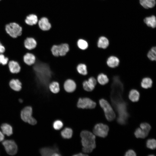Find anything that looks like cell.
Masks as SVG:
<instances>
[{"instance_id": "obj_6", "label": "cell", "mask_w": 156, "mask_h": 156, "mask_svg": "<svg viewBox=\"0 0 156 156\" xmlns=\"http://www.w3.org/2000/svg\"><path fill=\"white\" fill-rule=\"evenodd\" d=\"M109 131V127L107 125L99 123L96 124L94 126L93 132L95 135L104 138L107 136Z\"/></svg>"}, {"instance_id": "obj_19", "label": "cell", "mask_w": 156, "mask_h": 156, "mask_svg": "<svg viewBox=\"0 0 156 156\" xmlns=\"http://www.w3.org/2000/svg\"><path fill=\"white\" fill-rule=\"evenodd\" d=\"M128 97L129 99L133 102L138 101L140 98V94L139 92L135 89L131 90L129 94Z\"/></svg>"}, {"instance_id": "obj_37", "label": "cell", "mask_w": 156, "mask_h": 156, "mask_svg": "<svg viewBox=\"0 0 156 156\" xmlns=\"http://www.w3.org/2000/svg\"><path fill=\"white\" fill-rule=\"evenodd\" d=\"M5 51V48L0 41V54L3 53Z\"/></svg>"}, {"instance_id": "obj_3", "label": "cell", "mask_w": 156, "mask_h": 156, "mask_svg": "<svg viewBox=\"0 0 156 156\" xmlns=\"http://www.w3.org/2000/svg\"><path fill=\"white\" fill-rule=\"evenodd\" d=\"M5 29L8 35L13 38H17L22 34V27L15 23H10L7 25Z\"/></svg>"}, {"instance_id": "obj_23", "label": "cell", "mask_w": 156, "mask_h": 156, "mask_svg": "<svg viewBox=\"0 0 156 156\" xmlns=\"http://www.w3.org/2000/svg\"><path fill=\"white\" fill-rule=\"evenodd\" d=\"M140 4L144 8H151L155 4V0H140Z\"/></svg>"}, {"instance_id": "obj_25", "label": "cell", "mask_w": 156, "mask_h": 156, "mask_svg": "<svg viewBox=\"0 0 156 156\" xmlns=\"http://www.w3.org/2000/svg\"><path fill=\"white\" fill-rule=\"evenodd\" d=\"M144 22L147 25L153 28H155L156 26V18L154 16L147 17L144 20Z\"/></svg>"}, {"instance_id": "obj_11", "label": "cell", "mask_w": 156, "mask_h": 156, "mask_svg": "<svg viewBox=\"0 0 156 156\" xmlns=\"http://www.w3.org/2000/svg\"><path fill=\"white\" fill-rule=\"evenodd\" d=\"M37 44L35 38L32 37H27L24 41V47L29 50H31L35 49Z\"/></svg>"}, {"instance_id": "obj_30", "label": "cell", "mask_w": 156, "mask_h": 156, "mask_svg": "<svg viewBox=\"0 0 156 156\" xmlns=\"http://www.w3.org/2000/svg\"><path fill=\"white\" fill-rule=\"evenodd\" d=\"M77 44L78 48L82 50L86 49L88 46V42L86 40L82 38L78 39Z\"/></svg>"}, {"instance_id": "obj_36", "label": "cell", "mask_w": 156, "mask_h": 156, "mask_svg": "<svg viewBox=\"0 0 156 156\" xmlns=\"http://www.w3.org/2000/svg\"><path fill=\"white\" fill-rule=\"evenodd\" d=\"M125 155V156H135L136 155V154L133 150L129 149L126 152Z\"/></svg>"}, {"instance_id": "obj_42", "label": "cell", "mask_w": 156, "mask_h": 156, "mask_svg": "<svg viewBox=\"0 0 156 156\" xmlns=\"http://www.w3.org/2000/svg\"></svg>"}, {"instance_id": "obj_9", "label": "cell", "mask_w": 156, "mask_h": 156, "mask_svg": "<svg viewBox=\"0 0 156 156\" xmlns=\"http://www.w3.org/2000/svg\"><path fill=\"white\" fill-rule=\"evenodd\" d=\"M63 88L67 92L72 93L74 92L76 88V84L75 81L71 79H67L64 82Z\"/></svg>"}, {"instance_id": "obj_38", "label": "cell", "mask_w": 156, "mask_h": 156, "mask_svg": "<svg viewBox=\"0 0 156 156\" xmlns=\"http://www.w3.org/2000/svg\"><path fill=\"white\" fill-rule=\"evenodd\" d=\"M4 138V134L2 132L0 131V142L3 141Z\"/></svg>"}, {"instance_id": "obj_1", "label": "cell", "mask_w": 156, "mask_h": 156, "mask_svg": "<svg viewBox=\"0 0 156 156\" xmlns=\"http://www.w3.org/2000/svg\"><path fill=\"white\" fill-rule=\"evenodd\" d=\"M82 151L85 153H91L96 147L95 135L91 132L83 131L80 133Z\"/></svg>"}, {"instance_id": "obj_14", "label": "cell", "mask_w": 156, "mask_h": 156, "mask_svg": "<svg viewBox=\"0 0 156 156\" xmlns=\"http://www.w3.org/2000/svg\"><path fill=\"white\" fill-rule=\"evenodd\" d=\"M38 24L39 27L43 31H48L51 27V24L46 17L41 18L39 21Z\"/></svg>"}, {"instance_id": "obj_34", "label": "cell", "mask_w": 156, "mask_h": 156, "mask_svg": "<svg viewBox=\"0 0 156 156\" xmlns=\"http://www.w3.org/2000/svg\"><path fill=\"white\" fill-rule=\"evenodd\" d=\"M9 61L8 57L5 56L3 53L0 54V64L2 65H7Z\"/></svg>"}, {"instance_id": "obj_27", "label": "cell", "mask_w": 156, "mask_h": 156, "mask_svg": "<svg viewBox=\"0 0 156 156\" xmlns=\"http://www.w3.org/2000/svg\"><path fill=\"white\" fill-rule=\"evenodd\" d=\"M76 69L78 73L81 75H86L87 74V67L84 64H79L77 66Z\"/></svg>"}, {"instance_id": "obj_28", "label": "cell", "mask_w": 156, "mask_h": 156, "mask_svg": "<svg viewBox=\"0 0 156 156\" xmlns=\"http://www.w3.org/2000/svg\"><path fill=\"white\" fill-rule=\"evenodd\" d=\"M73 133L72 130L70 128L66 127L61 132V135L63 138L65 139H69L72 137Z\"/></svg>"}, {"instance_id": "obj_2", "label": "cell", "mask_w": 156, "mask_h": 156, "mask_svg": "<svg viewBox=\"0 0 156 156\" xmlns=\"http://www.w3.org/2000/svg\"><path fill=\"white\" fill-rule=\"evenodd\" d=\"M99 104L104 111L107 120L109 121L113 120L116 118V114L109 103L106 100L101 99L99 101Z\"/></svg>"}, {"instance_id": "obj_26", "label": "cell", "mask_w": 156, "mask_h": 156, "mask_svg": "<svg viewBox=\"0 0 156 156\" xmlns=\"http://www.w3.org/2000/svg\"><path fill=\"white\" fill-rule=\"evenodd\" d=\"M152 84V80L149 77H146L142 79L141 83V86L143 88L147 89L151 88Z\"/></svg>"}, {"instance_id": "obj_18", "label": "cell", "mask_w": 156, "mask_h": 156, "mask_svg": "<svg viewBox=\"0 0 156 156\" xmlns=\"http://www.w3.org/2000/svg\"><path fill=\"white\" fill-rule=\"evenodd\" d=\"M2 132L8 136L11 135L13 133V129L10 124L5 123L2 124L1 126Z\"/></svg>"}, {"instance_id": "obj_32", "label": "cell", "mask_w": 156, "mask_h": 156, "mask_svg": "<svg viewBox=\"0 0 156 156\" xmlns=\"http://www.w3.org/2000/svg\"><path fill=\"white\" fill-rule=\"evenodd\" d=\"M146 145L148 148L153 150L156 147V141L154 139H148L146 143Z\"/></svg>"}, {"instance_id": "obj_31", "label": "cell", "mask_w": 156, "mask_h": 156, "mask_svg": "<svg viewBox=\"0 0 156 156\" xmlns=\"http://www.w3.org/2000/svg\"><path fill=\"white\" fill-rule=\"evenodd\" d=\"M156 49L155 47H153L148 52L147 56L151 61H155L156 59Z\"/></svg>"}, {"instance_id": "obj_17", "label": "cell", "mask_w": 156, "mask_h": 156, "mask_svg": "<svg viewBox=\"0 0 156 156\" xmlns=\"http://www.w3.org/2000/svg\"><path fill=\"white\" fill-rule=\"evenodd\" d=\"M109 45L108 39L104 36L99 37L97 42V46L100 49H105Z\"/></svg>"}, {"instance_id": "obj_35", "label": "cell", "mask_w": 156, "mask_h": 156, "mask_svg": "<svg viewBox=\"0 0 156 156\" xmlns=\"http://www.w3.org/2000/svg\"><path fill=\"white\" fill-rule=\"evenodd\" d=\"M63 125L62 122L59 120L55 121L53 124V127L54 129L56 130H59L61 129Z\"/></svg>"}, {"instance_id": "obj_40", "label": "cell", "mask_w": 156, "mask_h": 156, "mask_svg": "<svg viewBox=\"0 0 156 156\" xmlns=\"http://www.w3.org/2000/svg\"><path fill=\"white\" fill-rule=\"evenodd\" d=\"M61 155L57 152H55L52 155V156H60Z\"/></svg>"}, {"instance_id": "obj_7", "label": "cell", "mask_w": 156, "mask_h": 156, "mask_svg": "<svg viewBox=\"0 0 156 156\" xmlns=\"http://www.w3.org/2000/svg\"><path fill=\"white\" fill-rule=\"evenodd\" d=\"M2 144L8 154L10 155L16 154L17 152L18 147L15 142L12 140H7L2 142Z\"/></svg>"}, {"instance_id": "obj_8", "label": "cell", "mask_w": 156, "mask_h": 156, "mask_svg": "<svg viewBox=\"0 0 156 156\" xmlns=\"http://www.w3.org/2000/svg\"><path fill=\"white\" fill-rule=\"evenodd\" d=\"M97 82L96 79L94 77H89L87 80H84L82 83L83 89L87 92H91L94 89Z\"/></svg>"}, {"instance_id": "obj_20", "label": "cell", "mask_w": 156, "mask_h": 156, "mask_svg": "<svg viewBox=\"0 0 156 156\" xmlns=\"http://www.w3.org/2000/svg\"><path fill=\"white\" fill-rule=\"evenodd\" d=\"M49 90L52 93L55 94H57L60 91L59 84L57 81H52L49 84Z\"/></svg>"}, {"instance_id": "obj_22", "label": "cell", "mask_w": 156, "mask_h": 156, "mask_svg": "<svg viewBox=\"0 0 156 156\" xmlns=\"http://www.w3.org/2000/svg\"><path fill=\"white\" fill-rule=\"evenodd\" d=\"M40 153L42 156H51L55 152H57V149L55 148L49 147H44L40 150Z\"/></svg>"}, {"instance_id": "obj_5", "label": "cell", "mask_w": 156, "mask_h": 156, "mask_svg": "<svg viewBox=\"0 0 156 156\" xmlns=\"http://www.w3.org/2000/svg\"><path fill=\"white\" fill-rule=\"evenodd\" d=\"M96 105L95 102L87 97H79L77 103V107L81 109H93Z\"/></svg>"}, {"instance_id": "obj_15", "label": "cell", "mask_w": 156, "mask_h": 156, "mask_svg": "<svg viewBox=\"0 0 156 156\" xmlns=\"http://www.w3.org/2000/svg\"><path fill=\"white\" fill-rule=\"evenodd\" d=\"M57 50L59 56L65 55L69 50L68 44L66 43H62L57 45Z\"/></svg>"}, {"instance_id": "obj_41", "label": "cell", "mask_w": 156, "mask_h": 156, "mask_svg": "<svg viewBox=\"0 0 156 156\" xmlns=\"http://www.w3.org/2000/svg\"><path fill=\"white\" fill-rule=\"evenodd\" d=\"M18 101L20 103H22L23 102V100L21 98H19Z\"/></svg>"}, {"instance_id": "obj_21", "label": "cell", "mask_w": 156, "mask_h": 156, "mask_svg": "<svg viewBox=\"0 0 156 156\" xmlns=\"http://www.w3.org/2000/svg\"><path fill=\"white\" fill-rule=\"evenodd\" d=\"M97 82L99 84L104 85L107 83L109 79L107 75L103 73L98 74L96 78Z\"/></svg>"}, {"instance_id": "obj_13", "label": "cell", "mask_w": 156, "mask_h": 156, "mask_svg": "<svg viewBox=\"0 0 156 156\" xmlns=\"http://www.w3.org/2000/svg\"><path fill=\"white\" fill-rule=\"evenodd\" d=\"M9 86L12 90L16 92L20 91L22 88V83L17 79H11L9 82Z\"/></svg>"}, {"instance_id": "obj_33", "label": "cell", "mask_w": 156, "mask_h": 156, "mask_svg": "<svg viewBox=\"0 0 156 156\" xmlns=\"http://www.w3.org/2000/svg\"><path fill=\"white\" fill-rule=\"evenodd\" d=\"M140 127L142 129L148 134L151 129V125L146 122H143L140 125Z\"/></svg>"}, {"instance_id": "obj_10", "label": "cell", "mask_w": 156, "mask_h": 156, "mask_svg": "<svg viewBox=\"0 0 156 156\" xmlns=\"http://www.w3.org/2000/svg\"><path fill=\"white\" fill-rule=\"evenodd\" d=\"M8 65L10 72L12 74L19 73L21 69V67L19 63L16 61L11 60L9 61Z\"/></svg>"}, {"instance_id": "obj_29", "label": "cell", "mask_w": 156, "mask_h": 156, "mask_svg": "<svg viewBox=\"0 0 156 156\" xmlns=\"http://www.w3.org/2000/svg\"><path fill=\"white\" fill-rule=\"evenodd\" d=\"M134 134L136 138H144L148 135L140 128H138L136 129L134 132Z\"/></svg>"}, {"instance_id": "obj_39", "label": "cell", "mask_w": 156, "mask_h": 156, "mask_svg": "<svg viewBox=\"0 0 156 156\" xmlns=\"http://www.w3.org/2000/svg\"><path fill=\"white\" fill-rule=\"evenodd\" d=\"M87 155H88L86 153L84 154L81 153H77L73 155V156H85Z\"/></svg>"}, {"instance_id": "obj_4", "label": "cell", "mask_w": 156, "mask_h": 156, "mask_svg": "<svg viewBox=\"0 0 156 156\" xmlns=\"http://www.w3.org/2000/svg\"><path fill=\"white\" fill-rule=\"evenodd\" d=\"M32 109L30 106H27L23 108L21 112V119L25 122L34 125L37 123V121L32 116Z\"/></svg>"}, {"instance_id": "obj_16", "label": "cell", "mask_w": 156, "mask_h": 156, "mask_svg": "<svg viewBox=\"0 0 156 156\" xmlns=\"http://www.w3.org/2000/svg\"><path fill=\"white\" fill-rule=\"evenodd\" d=\"M120 60L116 57L111 56L109 57L107 60L106 63L109 67L114 68L117 66L119 64Z\"/></svg>"}, {"instance_id": "obj_12", "label": "cell", "mask_w": 156, "mask_h": 156, "mask_svg": "<svg viewBox=\"0 0 156 156\" xmlns=\"http://www.w3.org/2000/svg\"><path fill=\"white\" fill-rule=\"evenodd\" d=\"M23 59L24 62L26 65L31 66L36 62V58L35 55L33 53L28 52L23 55Z\"/></svg>"}, {"instance_id": "obj_24", "label": "cell", "mask_w": 156, "mask_h": 156, "mask_svg": "<svg viewBox=\"0 0 156 156\" xmlns=\"http://www.w3.org/2000/svg\"><path fill=\"white\" fill-rule=\"evenodd\" d=\"M38 22L37 16L34 14L27 16L25 20V23L28 25H32L36 24Z\"/></svg>"}]
</instances>
